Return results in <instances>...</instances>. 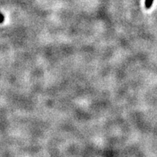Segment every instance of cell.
Returning <instances> with one entry per match:
<instances>
[{"mask_svg": "<svg viewBox=\"0 0 157 157\" xmlns=\"http://www.w3.org/2000/svg\"><path fill=\"white\" fill-rule=\"evenodd\" d=\"M154 0H146L145 2V7H146V9H150L151 7V6L154 3Z\"/></svg>", "mask_w": 157, "mask_h": 157, "instance_id": "obj_1", "label": "cell"}, {"mask_svg": "<svg viewBox=\"0 0 157 157\" xmlns=\"http://www.w3.org/2000/svg\"><path fill=\"white\" fill-rule=\"evenodd\" d=\"M4 21H5V17H4V15L0 13V23H3Z\"/></svg>", "mask_w": 157, "mask_h": 157, "instance_id": "obj_2", "label": "cell"}]
</instances>
